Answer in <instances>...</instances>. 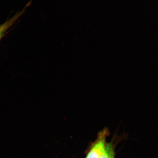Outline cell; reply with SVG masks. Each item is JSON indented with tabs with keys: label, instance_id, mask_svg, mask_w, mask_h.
<instances>
[{
	"label": "cell",
	"instance_id": "1",
	"mask_svg": "<svg viewBox=\"0 0 158 158\" xmlns=\"http://www.w3.org/2000/svg\"><path fill=\"white\" fill-rule=\"evenodd\" d=\"M109 131L106 128L101 131L95 141L90 145L85 158H101L105 152Z\"/></svg>",
	"mask_w": 158,
	"mask_h": 158
},
{
	"label": "cell",
	"instance_id": "2",
	"mask_svg": "<svg viewBox=\"0 0 158 158\" xmlns=\"http://www.w3.org/2000/svg\"><path fill=\"white\" fill-rule=\"evenodd\" d=\"M30 4H31V2L27 4V6L22 10L18 11L13 17L6 21L2 24L0 25V42L3 37H5L6 34H7V32H8L9 29L14 25L20 18L24 14L25 12L26 9L29 7Z\"/></svg>",
	"mask_w": 158,
	"mask_h": 158
},
{
	"label": "cell",
	"instance_id": "3",
	"mask_svg": "<svg viewBox=\"0 0 158 158\" xmlns=\"http://www.w3.org/2000/svg\"><path fill=\"white\" fill-rule=\"evenodd\" d=\"M115 146L113 142L107 143L106 150L101 158H115Z\"/></svg>",
	"mask_w": 158,
	"mask_h": 158
}]
</instances>
